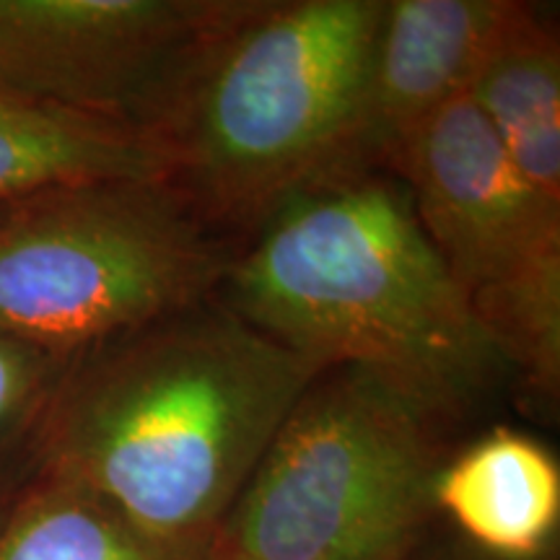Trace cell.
<instances>
[{
  "mask_svg": "<svg viewBox=\"0 0 560 560\" xmlns=\"http://www.w3.org/2000/svg\"><path fill=\"white\" fill-rule=\"evenodd\" d=\"M208 301L102 346L50 402L47 470L149 535L213 545L293 405L322 374Z\"/></svg>",
  "mask_w": 560,
  "mask_h": 560,
  "instance_id": "cell-1",
  "label": "cell"
},
{
  "mask_svg": "<svg viewBox=\"0 0 560 560\" xmlns=\"http://www.w3.org/2000/svg\"><path fill=\"white\" fill-rule=\"evenodd\" d=\"M231 310L322 369H361L433 423L509 366L420 223L408 185L348 170L293 192L229 262Z\"/></svg>",
  "mask_w": 560,
  "mask_h": 560,
  "instance_id": "cell-2",
  "label": "cell"
},
{
  "mask_svg": "<svg viewBox=\"0 0 560 560\" xmlns=\"http://www.w3.org/2000/svg\"><path fill=\"white\" fill-rule=\"evenodd\" d=\"M384 0H242L156 128L161 182L206 223H260L293 192L361 170Z\"/></svg>",
  "mask_w": 560,
  "mask_h": 560,
  "instance_id": "cell-3",
  "label": "cell"
},
{
  "mask_svg": "<svg viewBox=\"0 0 560 560\" xmlns=\"http://www.w3.org/2000/svg\"><path fill=\"white\" fill-rule=\"evenodd\" d=\"M433 420L361 369L293 405L213 537L215 560H405L436 509Z\"/></svg>",
  "mask_w": 560,
  "mask_h": 560,
  "instance_id": "cell-4",
  "label": "cell"
},
{
  "mask_svg": "<svg viewBox=\"0 0 560 560\" xmlns=\"http://www.w3.org/2000/svg\"><path fill=\"white\" fill-rule=\"evenodd\" d=\"M226 268L161 179L55 190L0 219V332L55 355L102 348L206 301Z\"/></svg>",
  "mask_w": 560,
  "mask_h": 560,
  "instance_id": "cell-5",
  "label": "cell"
},
{
  "mask_svg": "<svg viewBox=\"0 0 560 560\" xmlns=\"http://www.w3.org/2000/svg\"><path fill=\"white\" fill-rule=\"evenodd\" d=\"M454 283L524 384H560V208L524 182L470 96L441 107L397 166Z\"/></svg>",
  "mask_w": 560,
  "mask_h": 560,
  "instance_id": "cell-6",
  "label": "cell"
},
{
  "mask_svg": "<svg viewBox=\"0 0 560 560\" xmlns=\"http://www.w3.org/2000/svg\"><path fill=\"white\" fill-rule=\"evenodd\" d=\"M242 0H0V86L149 138Z\"/></svg>",
  "mask_w": 560,
  "mask_h": 560,
  "instance_id": "cell-7",
  "label": "cell"
},
{
  "mask_svg": "<svg viewBox=\"0 0 560 560\" xmlns=\"http://www.w3.org/2000/svg\"><path fill=\"white\" fill-rule=\"evenodd\" d=\"M514 0H384L361 122V166L389 170L441 107L465 96Z\"/></svg>",
  "mask_w": 560,
  "mask_h": 560,
  "instance_id": "cell-8",
  "label": "cell"
},
{
  "mask_svg": "<svg viewBox=\"0 0 560 560\" xmlns=\"http://www.w3.org/2000/svg\"><path fill=\"white\" fill-rule=\"evenodd\" d=\"M433 501L490 556L529 560L558 529V462L529 436L495 429L441 467Z\"/></svg>",
  "mask_w": 560,
  "mask_h": 560,
  "instance_id": "cell-9",
  "label": "cell"
},
{
  "mask_svg": "<svg viewBox=\"0 0 560 560\" xmlns=\"http://www.w3.org/2000/svg\"><path fill=\"white\" fill-rule=\"evenodd\" d=\"M467 96L524 182L560 208V47L532 5H516Z\"/></svg>",
  "mask_w": 560,
  "mask_h": 560,
  "instance_id": "cell-10",
  "label": "cell"
},
{
  "mask_svg": "<svg viewBox=\"0 0 560 560\" xmlns=\"http://www.w3.org/2000/svg\"><path fill=\"white\" fill-rule=\"evenodd\" d=\"M115 179H161L143 138L0 86V208Z\"/></svg>",
  "mask_w": 560,
  "mask_h": 560,
  "instance_id": "cell-11",
  "label": "cell"
},
{
  "mask_svg": "<svg viewBox=\"0 0 560 560\" xmlns=\"http://www.w3.org/2000/svg\"><path fill=\"white\" fill-rule=\"evenodd\" d=\"M0 560H215L213 545L149 535L68 475L47 470L0 527Z\"/></svg>",
  "mask_w": 560,
  "mask_h": 560,
  "instance_id": "cell-12",
  "label": "cell"
},
{
  "mask_svg": "<svg viewBox=\"0 0 560 560\" xmlns=\"http://www.w3.org/2000/svg\"><path fill=\"white\" fill-rule=\"evenodd\" d=\"M58 359L0 332V431L45 402Z\"/></svg>",
  "mask_w": 560,
  "mask_h": 560,
  "instance_id": "cell-13",
  "label": "cell"
},
{
  "mask_svg": "<svg viewBox=\"0 0 560 560\" xmlns=\"http://www.w3.org/2000/svg\"><path fill=\"white\" fill-rule=\"evenodd\" d=\"M11 208H16V206H5V208H0V219H3V215H5V213H9V210H11Z\"/></svg>",
  "mask_w": 560,
  "mask_h": 560,
  "instance_id": "cell-14",
  "label": "cell"
}]
</instances>
